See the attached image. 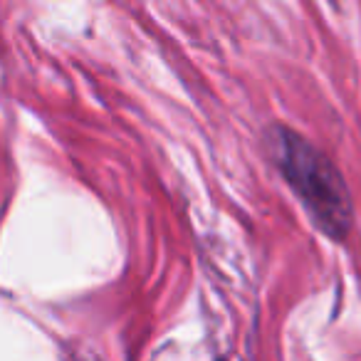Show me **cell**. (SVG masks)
Segmentation results:
<instances>
[{
  "mask_svg": "<svg viewBox=\"0 0 361 361\" xmlns=\"http://www.w3.org/2000/svg\"><path fill=\"white\" fill-rule=\"evenodd\" d=\"M270 149L277 169L282 171L312 221L326 235L341 240L351 228V201L334 164L305 136L287 126H275L270 131Z\"/></svg>",
  "mask_w": 361,
  "mask_h": 361,
  "instance_id": "1",
  "label": "cell"
}]
</instances>
